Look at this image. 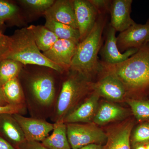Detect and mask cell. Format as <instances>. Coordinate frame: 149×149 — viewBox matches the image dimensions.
<instances>
[{"instance_id":"cell-8","label":"cell","mask_w":149,"mask_h":149,"mask_svg":"<svg viewBox=\"0 0 149 149\" xmlns=\"http://www.w3.org/2000/svg\"><path fill=\"white\" fill-rule=\"evenodd\" d=\"M103 76L96 83H93V91L100 97L111 101H120L125 97L127 92L125 86L114 74L101 70Z\"/></svg>"},{"instance_id":"cell-19","label":"cell","mask_w":149,"mask_h":149,"mask_svg":"<svg viewBox=\"0 0 149 149\" xmlns=\"http://www.w3.org/2000/svg\"><path fill=\"white\" fill-rule=\"evenodd\" d=\"M126 110L123 108L111 103L104 102L99 107L93 120V123L104 125L125 117Z\"/></svg>"},{"instance_id":"cell-21","label":"cell","mask_w":149,"mask_h":149,"mask_svg":"<svg viewBox=\"0 0 149 149\" xmlns=\"http://www.w3.org/2000/svg\"><path fill=\"white\" fill-rule=\"evenodd\" d=\"M28 28L31 31L37 47L42 53L49 49L58 40L53 32L45 25H32Z\"/></svg>"},{"instance_id":"cell-6","label":"cell","mask_w":149,"mask_h":149,"mask_svg":"<svg viewBox=\"0 0 149 149\" xmlns=\"http://www.w3.org/2000/svg\"><path fill=\"white\" fill-rule=\"evenodd\" d=\"M68 139L71 149H78L92 144L106 143L107 136L93 123H66Z\"/></svg>"},{"instance_id":"cell-15","label":"cell","mask_w":149,"mask_h":149,"mask_svg":"<svg viewBox=\"0 0 149 149\" xmlns=\"http://www.w3.org/2000/svg\"><path fill=\"white\" fill-rule=\"evenodd\" d=\"M43 15L52 19L78 29L73 1L56 0Z\"/></svg>"},{"instance_id":"cell-33","label":"cell","mask_w":149,"mask_h":149,"mask_svg":"<svg viewBox=\"0 0 149 149\" xmlns=\"http://www.w3.org/2000/svg\"><path fill=\"white\" fill-rule=\"evenodd\" d=\"M78 149H103V146L102 144H92Z\"/></svg>"},{"instance_id":"cell-28","label":"cell","mask_w":149,"mask_h":149,"mask_svg":"<svg viewBox=\"0 0 149 149\" xmlns=\"http://www.w3.org/2000/svg\"><path fill=\"white\" fill-rule=\"evenodd\" d=\"M13 40L0 31V62L7 58L12 49Z\"/></svg>"},{"instance_id":"cell-18","label":"cell","mask_w":149,"mask_h":149,"mask_svg":"<svg viewBox=\"0 0 149 149\" xmlns=\"http://www.w3.org/2000/svg\"><path fill=\"white\" fill-rule=\"evenodd\" d=\"M41 143L48 149H71L68 139L66 123L63 121L54 123L52 133Z\"/></svg>"},{"instance_id":"cell-1","label":"cell","mask_w":149,"mask_h":149,"mask_svg":"<svg viewBox=\"0 0 149 149\" xmlns=\"http://www.w3.org/2000/svg\"><path fill=\"white\" fill-rule=\"evenodd\" d=\"M52 71L37 70L29 72L22 70L19 76L31 117L47 120L53 113L59 91Z\"/></svg>"},{"instance_id":"cell-37","label":"cell","mask_w":149,"mask_h":149,"mask_svg":"<svg viewBox=\"0 0 149 149\" xmlns=\"http://www.w3.org/2000/svg\"><path fill=\"white\" fill-rule=\"evenodd\" d=\"M148 22L149 23V21H148ZM146 44H148V45H149V37L148 39V40H147L146 43Z\"/></svg>"},{"instance_id":"cell-4","label":"cell","mask_w":149,"mask_h":149,"mask_svg":"<svg viewBox=\"0 0 149 149\" xmlns=\"http://www.w3.org/2000/svg\"><path fill=\"white\" fill-rule=\"evenodd\" d=\"M93 83L78 72L69 70L62 81L51 120L53 123L63 121L93 91Z\"/></svg>"},{"instance_id":"cell-12","label":"cell","mask_w":149,"mask_h":149,"mask_svg":"<svg viewBox=\"0 0 149 149\" xmlns=\"http://www.w3.org/2000/svg\"><path fill=\"white\" fill-rule=\"evenodd\" d=\"M116 32L110 25L107 30L105 41L101 51V62L105 64L115 65L121 63L139 50V49H131L123 53L120 52L117 47Z\"/></svg>"},{"instance_id":"cell-31","label":"cell","mask_w":149,"mask_h":149,"mask_svg":"<svg viewBox=\"0 0 149 149\" xmlns=\"http://www.w3.org/2000/svg\"><path fill=\"white\" fill-rule=\"evenodd\" d=\"M16 149H48L43 146L40 142L25 141L19 145Z\"/></svg>"},{"instance_id":"cell-9","label":"cell","mask_w":149,"mask_h":149,"mask_svg":"<svg viewBox=\"0 0 149 149\" xmlns=\"http://www.w3.org/2000/svg\"><path fill=\"white\" fill-rule=\"evenodd\" d=\"M73 4L81 42L92 31L100 15L89 0H74Z\"/></svg>"},{"instance_id":"cell-14","label":"cell","mask_w":149,"mask_h":149,"mask_svg":"<svg viewBox=\"0 0 149 149\" xmlns=\"http://www.w3.org/2000/svg\"><path fill=\"white\" fill-rule=\"evenodd\" d=\"M100 97L93 91L91 95L67 116L63 122L65 123H92L98 109Z\"/></svg>"},{"instance_id":"cell-32","label":"cell","mask_w":149,"mask_h":149,"mask_svg":"<svg viewBox=\"0 0 149 149\" xmlns=\"http://www.w3.org/2000/svg\"><path fill=\"white\" fill-rule=\"evenodd\" d=\"M0 149H16L7 141L0 136Z\"/></svg>"},{"instance_id":"cell-2","label":"cell","mask_w":149,"mask_h":149,"mask_svg":"<svg viewBox=\"0 0 149 149\" xmlns=\"http://www.w3.org/2000/svg\"><path fill=\"white\" fill-rule=\"evenodd\" d=\"M102 70L112 73L123 83L127 93H140L149 89V45L121 63L105 64L101 61Z\"/></svg>"},{"instance_id":"cell-34","label":"cell","mask_w":149,"mask_h":149,"mask_svg":"<svg viewBox=\"0 0 149 149\" xmlns=\"http://www.w3.org/2000/svg\"><path fill=\"white\" fill-rule=\"evenodd\" d=\"M6 100L2 88H0V106H6L8 105Z\"/></svg>"},{"instance_id":"cell-17","label":"cell","mask_w":149,"mask_h":149,"mask_svg":"<svg viewBox=\"0 0 149 149\" xmlns=\"http://www.w3.org/2000/svg\"><path fill=\"white\" fill-rule=\"evenodd\" d=\"M133 127L132 122H125L113 128L107 134L103 149H131L130 137Z\"/></svg>"},{"instance_id":"cell-27","label":"cell","mask_w":149,"mask_h":149,"mask_svg":"<svg viewBox=\"0 0 149 149\" xmlns=\"http://www.w3.org/2000/svg\"><path fill=\"white\" fill-rule=\"evenodd\" d=\"M132 143L134 146L149 142V124H142L137 127L133 134Z\"/></svg>"},{"instance_id":"cell-36","label":"cell","mask_w":149,"mask_h":149,"mask_svg":"<svg viewBox=\"0 0 149 149\" xmlns=\"http://www.w3.org/2000/svg\"><path fill=\"white\" fill-rule=\"evenodd\" d=\"M146 149H149V142L147 143L146 145Z\"/></svg>"},{"instance_id":"cell-25","label":"cell","mask_w":149,"mask_h":149,"mask_svg":"<svg viewBox=\"0 0 149 149\" xmlns=\"http://www.w3.org/2000/svg\"><path fill=\"white\" fill-rule=\"evenodd\" d=\"M127 102L132 110L133 114L139 120L149 119V101L128 99Z\"/></svg>"},{"instance_id":"cell-24","label":"cell","mask_w":149,"mask_h":149,"mask_svg":"<svg viewBox=\"0 0 149 149\" xmlns=\"http://www.w3.org/2000/svg\"><path fill=\"white\" fill-rule=\"evenodd\" d=\"M23 67L20 62L11 59H4L0 62V88L10 80L18 77Z\"/></svg>"},{"instance_id":"cell-30","label":"cell","mask_w":149,"mask_h":149,"mask_svg":"<svg viewBox=\"0 0 149 149\" xmlns=\"http://www.w3.org/2000/svg\"><path fill=\"white\" fill-rule=\"evenodd\" d=\"M91 3L94 6L99 15L103 14L104 12L109 10L111 1L106 0H89Z\"/></svg>"},{"instance_id":"cell-35","label":"cell","mask_w":149,"mask_h":149,"mask_svg":"<svg viewBox=\"0 0 149 149\" xmlns=\"http://www.w3.org/2000/svg\"><path fill=\"white\" fill-rule=\"evenodd\" d=\"M134 146H135L134 149H146V146L144 144H139Z\"/></svg>"},{"instance_id":"cell-3","label":"cell","mask_w":149,"mask_h":149,"mask_svg":"<svg viewBox=\"0 0 149 149\" xmlns=\"http://www.w3.org/2000/svg\"><path fill=\"white\" fill-rule=\"evenodd\" d=\"M105 24L104 19L99 16L90 34L77 45L69 70L78 72L90 80L101 71V63L98 55L101 48Z\"/></svg>"},{"instance_id":"cell-23","label":"cell","mask_w":149,"mask_h":149,"mask_svg":"<svg viewBox=\"0 0 149 149\" xmlns=\"http://www.w3.org/2000/svg\"><path fill=\"white\" fill-rule=\"evenodd\" d=\"M45 26L53 32L58 39L70 40L78 44L80 43L78 29L48 18H46Z\"/></svg>"},{"instance_id":"cell-11","label":"cell","mask_w":149,"mask_h":149,"mask_svg":"<svg viewBox=\"0 0 149 149\" xmlns=\"http://www.w3.org/2000/svg\"><path fill=\"white\" fill-rule=\"evenodd\" d=\"M78 45L70 40L58 39L49 49L42 53L67 72L69 70Z\"/></svg>"},{"instance_id":"cell-10","label":"cell","mask_w":149,"mask_h":149,"mask_svg":"<svg viewBox=\"0 0 149 149\" xmlns=\"http://www.w3.org/2000/svg\"><path fill=\"white\" fill-rule=\"evenodd\" d=\"M149 37V22L144 24L136 23L116 37L117 47L121 53L130 49H139L146 45Z\"/></svg>"},{"instance_id":"cell-26","label":"cell","mask_w":149,"mask_h":149,"mask_svg":"<svg viewBox=\"0 0 149 149\" xmlns=\"http://www.w3.org/2000/svg\"><path fill=\"white\" fill-rule=\"evenodd\" d=\"M18 2L29 11L44 14L53 4L54 0H21Z\"/></svg>"},{"instance_id":"cell-20","label":"cell","mask_w":149,"mask_h":149,"mask_svg":"<svg viewBox=\"0 0 149 149\" xmlns=\"http://www.w3.org/2000/svg\"><path fill=\"white\" fill-rule=\"evenodd\" d=\"M22 15L20 8L15 3L6 0H0V31L6 24L17 25L21 22Z\"/></svg>"},{"instance_id":"cell-13","label":"cell","mask_w":149,"mask_h":149,"mask_svg":"<svg viewBox=\"0 0 149 149\" xmlns=\"http://www.w3.org/2000/svg\"><path fill=\"white\" fill-rule=\"evenodd\" d=\"M132 3V0L111 1L109 8L110 25L116 31L122 32L136 24L130 17Z\"/></svg>"},{"instance_id":"cell-5","label":"cell","mask_w":149,"mask_h":149,"mask_svg":"<svg viewBox=\"0 0 149 149\" xmlns=\"http://www.w3.org/2000/svg\"><path fill=\"white\" fill-rule=\"evenodd\" d=\"M11 37L13 40L12 47L7 58L19 62L23 65H34L44 67L59 74L66 72L43 55L28 27L17 29Z\"/></svg>"},{"instance_id":"cell-29","label":"cell","mask_w":149,"mask_h":149,"mask_svg":"<svg viewBox=\"0 0 149 149\" xmlns=\"http://www.w3.org/2000/svg\"><path fill=\"white\" fill-rule=\"evenodd\" d=\"M27 111L26 106L8 105L0 106V114L4 113L24 115Z\"/></svg>"},{"instance_id":"cell-16","label":"cell","mask_w":149,"mask_h":149,"mask_svg":"<svg viewBox=\"0 0 149 149\" xmlns=\"http://www.w3.org/2000/svg\"><path fill=\"white\" fill-rule=\"evenodd\" d=\"M0 136L15 148L26 141L18 123L9 113L0 114Z\"/></svg>"},{"instance_id":"cell-22","label":"cell","mask_w":149,"mask_h":149,"mask_svg":"<svg viewBox=\"0 0 149 149\" xmlns=\"http://www.w3.org/2000/svg\"><path fill=\"white\" fill-rule=\"evenodd\" d=\"M2 89L9 105L26 106L24 91L18 77L8 81Z\"/></svg>"},{"instance_id":"cell-7","label":"cell","mask_w":149,"mask_h":149,"mask_svg":"<svg viewBox=\"0 0 149 149\" xmlns=\"http://www.w3.org/2000/svg\"><path fill=\"white\" fill-rule=\"evenodd\" d=\"M13 115L22 130L26 141L41 143L53 130L54 123L45 119L26 117L20 114Z\"/></svg>"}]
</instances>
